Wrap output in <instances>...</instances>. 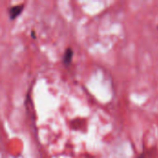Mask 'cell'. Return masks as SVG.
Here are the masks:
<instances>
[{"label":"cell","mask_w":158,"mask_h":158,"mask_svg":"<svg viewBox=\"0 0 158 158\" xmlns=\"http://www.w3.org/2000/svg\"><path fill=\"white\" fill-rule=\"evenodd\" d=\"M23 9H24V4H19V5L9 6L7 12H8V16H9L10 19H17L20 15V13L22 12Z\"/></svg>","instance_id":"1"},{"label":"cell","mask_w":158,"mask_h":158,"mask_svg":"<svg viewBox=\"0 0 158 158\" xmlns=\"http://www.w3.org/2000/svg\"><path fill=\"white\" fill-rule=\"evenodd\" d=\"M72 57H73V50L70 47H69L66 49L63 56V63L65 64V66H68L71 63Z\"/></svg>","instance_id":"2"}]
</instances>
